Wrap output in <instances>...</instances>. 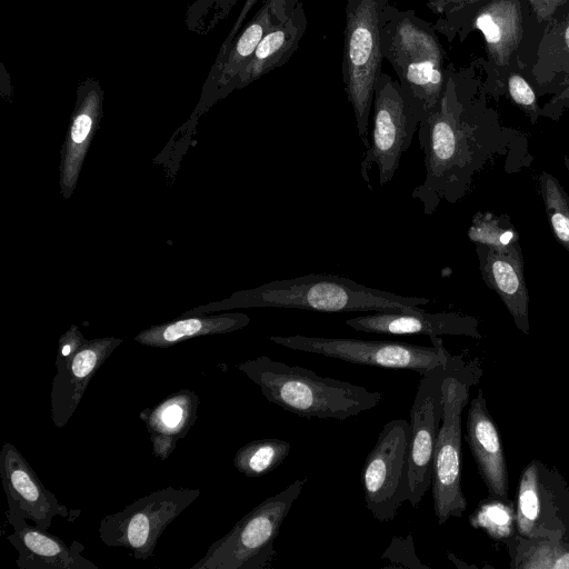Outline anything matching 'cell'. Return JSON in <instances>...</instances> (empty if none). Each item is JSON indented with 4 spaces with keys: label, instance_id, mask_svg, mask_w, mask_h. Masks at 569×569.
<instances>
[{
    "label": "cell",
    "instance_id": "cell-2",
    "mask_svg": "<svg viewBox=\"0 0 569 569\" xmlns=\"http://www.w3.org/2000/svg\"><path fill=\"white\" fill-rule=\"evenodd\" d=\"M428 302V298L395 295L346 277L311 273L237 292L216 309L269 307L320 312L417 313Z\"/></svg>",
    "mask_w": 569,
    "mask_h": 569
},
{
    "label": "cell",
    "instance_id": "cell-9",
    "mask_svg": "<svg viewBox=\"0 0 569 569\" xmlns=\"http://www.w3.org/2000/svg\"><path fill=\"white\" fill-rule=\"evenodd\" d=\"M421 120L398 80L382 71L375 87L369 147L360 162V176L370 190L372 164L378 167L380 186L390 182Z\"/></svg>",
    "mask_w": 569,
    "mask_h": 569
},
{
    "label": "cell",
    "instance_id": "cell-21",
    "mask_svg": "<svg viewBox=\"0 0 569 569\" xmlns=\"http://www.w3.org/2000/svg\"><path fill=\"white\" fill-rule=\"evenodd\" d=\"M345 323L369 333L481 337L476 318L453 312H376L347 319Z\"/></svg>",
    "mask_w": 569,
    "mask_h": 569
},
{
    "label": "cell",
    "instance_id": "cell-8",
    "mask_svg": "<svg viewBox=\"0 0 569 569\" xmlns=\"http://www.w3.org/2000/svg\"><path fill=\"white\" fill-rule=\"evenodd\" d=\"M430 339L431 347L388 340L302 335L270 337L272 342L292 350L321 355L356 365L407 369L421 376L447 368L453 359L440 337L433 336Z\"/></svg>",
    "mask_w": 569,
    "mask_h": 569
},
{
    "label": "cell",
    "instance_id": "cell-32",
    "mask_svg": "<svg viewBox=\"0 0 569 569\" xmlns=\"http://www.w3.org/2000/svg\"><path fill=\"white\" fill-rule=\"evenodd\" d=\"M381 560L389 561L388 567L429 569L416 555L411 533L407 537L393 536L389 547L382 553Z\"/></svg>",
    "mask_w": 569,
    "mask_h": 569
},
{
    "label": "cell",
    "instance_id": "cell-20",
    "mask_svg": "<svg viewBox=\"0 0 569 569\" xmlns=\"http://www.w3.org/2000/svg\"><path fill=\"white\" fill-rule=\"evenodd\" d=\"M103 90L99 80L87 78L77 88V101L61 151L60 183L64 198L72 194L102 113Z\"/></svg>",
    "mask_w": 569,
    "mask_h": 569
},
{
    "label": "cell",
    "instance_id": "cell-24",
    "mask_svg": "<svg viewBox=\"0 0 569 569\" xmlns=\"http://www.w3.org/2000/svg\"><path fill=\"white\" fill-rule=\"evenodd\" d=\"M473 28L482 32L488 54L497 66L509 63L523 34L518 0H491L473 17Z\"/></svg>",
    "mask_w": 569,
    "mask_h": 569
},
{
    "label": "cell",
    "instance_id": "cell-37",
    "mask_svg": "<svg viewBox=\"0 0 569 569\" xmlns=\"http://www.w3.org/2000/svg\"><path fill=\"white\" fill-rule=\"evenodd\" d=\"M560 98H569V87L562 92Z\"/></svg>",
    "mask_w": 569,
    "mask_h": 569
},
{
    "label": "cell",
    "instance_id": "cell-4",
    "mask_svg": "<svg viewBox=\"0 0 569 569\" xmlns=\"http://www.w3.org/2000/svg\"><path fill=\"white\" fill-rule=\"evenodd\" d=\"M381 50L405 96L423 120L438 104L448 76L445 50L435 27L413 9L390 3L381 28Z\"/></svg>",
    "mask_w": 569,
    "mask_h": 569
},
{
    "label": "cell",
    "instance_id": "cell-26",
    "mask_svg": "<svg viewBox=\"0 0 569 569\" xmlns=\"http://www.w3.org/2000/svg\"><path fill=\"white\" fill-rule=\"evenodd\" d=\"M290 449L291 445L281 439L254 440L238 449L233 465L246 477H261L280 466Z\"/></svg>",
    "mask_w": 569,
    "mask_h": 569
},
{
    "label": "cell",
    "instance_id": "cell-7",
    "mask_svg": "<svg viewBox=\"0 0 569 569\" xmlns=\"http://www.w3.org/2000/svg\"><path fill=\"white\" fill-rule=\"evenodd\" d=\"M455 357L441 383L442 417L436 439L431 492L439 525L461 517L467 500L461 488V415L470 381Z\"/></svg>",
    "mask_w": 569,
    "mask_h": 569
},
{
    "label": "cell",
    "instance_id": "cell-31",
    "mask_svg": "<svg viewBox=\"0 0 569 569\" xmlns=\"http://www.w3.org/2000/svg\"><path fill=\"white\" fill-rule=\"evenodd\" d=\"M238 0H193L186 14L189 30L207 34L232 11Z\"/></svg>",
    "mask_w": 569,
    "mask_h": 569
},
{
    "label": "cell",
    "instance_id": "cell-22",
    "mask_svg": "<svg viewBox=\"0 0 569 569\" xmlns=\"http://www.w3.org/2000/svg\"><path fill=\"white\" fill-rule=\"evenodd\" d=\"M199 397L190 389H180L139 413L149 432L154 457L164 461L184 438L198 418Z\"/></svg>",
    "mask_w": 569,
    "mask_h": 569
},
{
    "label": "cell",
    "instance_id": "cell-28",
    "mask_svg": "<svg viewBox=\"0 0 569 569\" xmlns=\"http://www.w3.org/2000/svg\"><path fill=\"white\" fill-rule=\"evenodd\" d=\"M515 565L517 568L533 569H569V549L562 547L559 541L537 538L519 539Z\"/></svg>",
    "mask_w": 569,
    "mask_h": 569
},
{
    "label": "cell",
    "instance_id": "cell-18",
    "mask_svg": "<svg viewBox=\"0 0 569 569\" xmlns=\"http://www.w3.org/2000/svg\"><path fill=\"white\" fill-rule=\"evenodd\" d=\"M7 519L13 527L8 536L16 548V563L20 569H98V566L81 553L84 546L73 541L68 546L46 529L27 523V519L7 512Z\"/></svg>",
    "mask_w": 569,
    "mask_h": 569
},
{
    "label": "cell",
    "instance_id": "cell-23",
    "mask_svg": "<svg viewBox=\"0 0 569 569\" xmlns=\"http://www.w3.org/2000/svg\"><path fill=\"white\" fill-rule=\"evenodd\" d=\"M308 29V17L300 1L287 20L269 30L257 46L250 61L239 74L236 89L282 67L297 51Z\"/></svg>",
    "mask_w": 569,
    "mask_h": 569
},
{
    "label": "cell",
    "instance_id": "cell-27",
    "mask_svg": "<svg viewBox=\"0 0 569 569\" xmlns=\"http://www.w3.org/2000/svg\"><path fill=\"white\" fill-rule=\"evenodd\" d=\"M539 182L550 228L560 244L569 251V196L560 182L546 171L541 173Z\"/></svg>",
    "mask_w": 569,
    "mask_h": 569
},
{
    "label": "cell",
    "instance_id": "cell-25",
    "mask_svg": "<svg viewBox=\"0 0 569 569\" xmlns=\"http://www.w3.org/2000/svg\"><path fill=\"white\" fill-rule=\"evenodd\" d=\"M250 318L240 312L196 316L152 326L134 337V341L156 348H168L193 337L228 333L244 328Z\"/></svg>",
    "mask_w": 569,
    "mask_h": 569
},
{
    "label": "cell",
    "instance_id": "cell-1",
    "mask_svg": "<svg viewBox=\"0 0 569 569\" xmlns=\"http://www.w3.org/2000/svg\"><path fill=\"white\" fill-rule=\"evenodd\" d=\"M426 177L412 191L425 214L441 200L453 202L467 186L475 160V126L459 92L458 79L448 69L443 93L436 108L419 123Z\"/></svg>",
    "mask_w": 569,
    "mask_h": 569
},
{
    "label": "cell",
    "instance_id": "cell-34",
    "mask_svg": "<svg viewBox=\"0 0 569 569\" xmlns=\"http://www.w3.org/2000/svg\"><path fill=\"white\" fill-rule=\"evenodd\" d=\"M539 22L550 21L569 0H527Z\"/></svg>",
    "mask_w": 569,
    "mask_h": 569
},
{
    "label": "cell",
    "instance_id": "cell-14",
    "mask_svg": "<svg viewBox=\"0 0 569 569\" xmlns=\"http://www.w3.org/2000/svg\"><path fill=\"white\" fill-rule=\"evenodd\" d=\"M301 0H264L228 51L217 57L203 86L202 100L214 101L236 90V81L264 34L282 23Z\"/></svg>",
    "mask_w": 569,
    "mask_h": 569
},
{
    "label": "cell",
    "instance_id": "cell-12",
    "mask_svg": "<svg viewBox=\"0 0 569 569\" xmlns=\"http://www.w3.org/2000/svg\"><path fill=\"white\" fill-rule=\"evenodd\" d=\"M122 341L114 337L88 340L77 326H71L59 338L57 373L50 395L51 419L57 428L68 423L91 379Z\"/></svg>",
    "mask_w": 569,
    "mask_h": 569
},
{
    "label": "cell",
    "instance_id": "cell-36",
    "mask_svg": "<svg viewBox=\"0 0 569 569\" xmlns=\"http://www.w3.org/2000/svg\"><path fill=\"white\" fill-rule=\"evenodd\" d=\"M560 27V40L565 57L569 59V16L561 22Z\"/></svg>",
    "mask_w": 569,
    "mask_h": 569
},
{
    "label": "cell",
    "instance_id": "cell-30",
    "mask_svg": "<svg viewBox=\"0 0 569 569\" xmlns=\"http://www.w3.org/2000/svg\"><path fill=\"white\" fill-rule=\"evenodd\" d=\"M468 237L475 243L493 248H503L518 242V233L509 219L498 218L491 213H476Z\"/></svg>",
    "mask_w": 569,
    "mask_h": 569
},
{
    "label": "cell",
    "instance_id": "cell-15",
    "mask_svg": "<svg viewBox=\"0 0 569 569\" xmlns=\"http://www.w3.org/2000/svg\"><path fill=\"white\" fill-rule=\"evenodd\" d=\"M558 480L537 460L523 469L516 506V530L521 538L559 541L562 537L567 518L558 513L560 490L553 489Z\"/></svg>",
    "mask_w": 569,
    "mask_h": 569
},
{
    "label": "cell",
    "instance_id": "cell-17",
    "mask_svg": "<svg viewBox=\"0 0 569 569\" xmlns=\"http://www.w3.org/2000/svg\"><path fill=\"white\" fill-rule=\"evenodd\" d=\"M476 252L485 283L500 297L518 329L528 335L529 296L519 243L503 248L476 243Z\"/></svg>",
    "mask_w": 569,
    "mask_h": 569
},
{
    "label": "cell",
    "instance_id": "cell-35",
    "mask_svg": "<svg viewBox=\"0 0 569 569\" xmlns=\"http://www.w3.org/2000/svg\"><path fill=\"white\" fill-rule=\"evenodd\" d=\"M257 2H258V0H246L244 1V4H243L239 16L237 17L231 30L229 31V33L227 34V38L222 42L217 57L223 56L228 51V49L232 44L233 40L240 32L247 16L251 11V9L256 6Z\"/></svg>",
    "mask_w": 569,
    "mask_h": 569
},
{
    "label": "cell",
    "instance_id": "cell-29",
    "mask_svg": "<svg viewBox=\"0 0 569 569\" xmlns=\"http://www.w3.org/2000/svg\"><path fill=\"white\" fill-rule=\"evenodd\" d=\"M470 523L497 540L506 539L516 530V510L508 499L491 497L470 516Z\"/></svg>",
    "mask_w": 569,
    "mask_h": 569
},
{
    "label": "cell",
    "instance_id": "cell-19",
    "mask_svg": "<svg viewBox=\"0 0 569 569\" xmlns=\"http://www.w3.org/2000/svg\"><path fill=\"white\" fill-rule=\"evenodd\" d=\"M466 429V440L490 496L508 499L509 478L505 451L481 389L471 400Z\"/></svg>",
    "mask_w": 569,
    "mask_h": 569
},
{
    "label": "cell",
    "instance_id": "cell-13",
    "mask_svg": "<svg viewBox=\"0 0 569 569\" xmlns=\"http://www.w3.org/2000/svg\"><path fill=\"white\" fill-rule=\"evenodd\" d=\"M449 366L421 376L410 410L408 501L413 507L419 506L431 487L435 446L442 417L441 383Z\"/></svg>",
    "mask_w": 569,
    "mask_h": 569
},
{
    "label": "cell",
    "instance_id": "cell-38",
    "mask_svg": "<svg viewBox=\"0 0 569 569\" xmlns=\"http://www.w3.org/2000/svg\"><path fill=\"white\" fill-rule=\"evenodd\" d=\"M563 161H565V166H566V168H567V170L569 172V158L565 157Z\"/></svg>",
    "mask_w": 569,
    "mask_h": 569
},
{
    "label": "cell",
    "instance_id": "cell-6",
    "mask_svg": "<svg viewBox=\"0 0 569 569\" xmlns=\"http://www.w3.org/2000/svg\"><path fill=\"white\" fill-rule=\"evenodd\" d=\"M307 479H297L244 515L190 569H264L276 556L273 542Z\"/></svg>",
    "mask_w": 569,
    "mask_h": 569
},
{
    "label": "cell",
    "instance_id": "cell-10",
    "mask_svg": "<svg viewBox=\"0 0 569 569\" xmlns=\"http://www.w3.org/2000/svg\"><path fill=\"white\" fill-rule=\"evenodd\" d=\"M199 496V489H158L123 510L107 515L100 521L99 538L106 546L130 550L136 560H146L153 556L166 528Z\"/></svg>",
    "mask_w": 569,
    "mask_h": 569
},
{
    "label": "cell",
    "instance_id": "cell-33",
    "mask_svg": "<svg viewBox=\"0 0 569 569\" xmlns=\"http://www.w3.org/2000/svg\"><path fill=\"white\" fill-rule=\"evenodd\" d=\"M508 91L513 103L527 112L531 121L535 122L541 110L528 81L518 73H511L508 78Z\"/></svg>",
    "mask_w": 569,
    "mask_h": 569
},
{
    "label": "cell",
    "instance_id": "cell-3",
    "mask_svg": "<svg viewBox=\"0 0 569 569\" xmlns=\"http://www.w3.org/2000/svg\"><path fill=\"white\" fill-rule=\"evenodd\" d=\"M271 403L305 418L345 420L375 408L382 395L260 356L237 365Z\"/></svg>",
    "mask_w": 569,
    "mask_h": 569
},
{
    "label": "cell",
    "instance_id": "cell-11",
    "mask_svg": "<svg viewBox=\"0 0 569 569\" xmlns=\"http://www.w3.org/2000/svg\"><path fill=\"white\" fill-rule=\"evenodd\" d=\"M408 447L409 422L393 419L383 426L365 460L361 482L366 506L381 522L395 519L408 500Z\"/></svg>",
    "mask_w": 569,
    "mask_h": 569
},
{
    "label": "cell",
    "instance_id": "cell-16",
    "mask_svg": "<svg viewBox=\"0 0 569 569\" xmlns=\"http://www.w3.org/2000/svg\"><path fill=\"white\" fill-rule=\"evenodd\" d=\"M0 477L9 513L31 520L46 530L54 516H69L68 508L41 483L29 462L10 442L3 443L0 451Z\"/></svg>",
    "mask_w": 569,
    "mask_h": 569
},
{
    "label": "cell",
    "instance_id": "cell-5",
    "mask_svg": "<svg viewBox=\"0 0 569 569\" xmlns=\"http://www.w3.org/2000/svg\"><path fill=\"white\" fill-rule=\"evenodd\" d=\"M391 0H346L341 73L358 134L369 147L375 87L382 73L381 28Z\"/></svg>",
    "mask_w": 569,
    "mask_h": 569
}]
</instances>
